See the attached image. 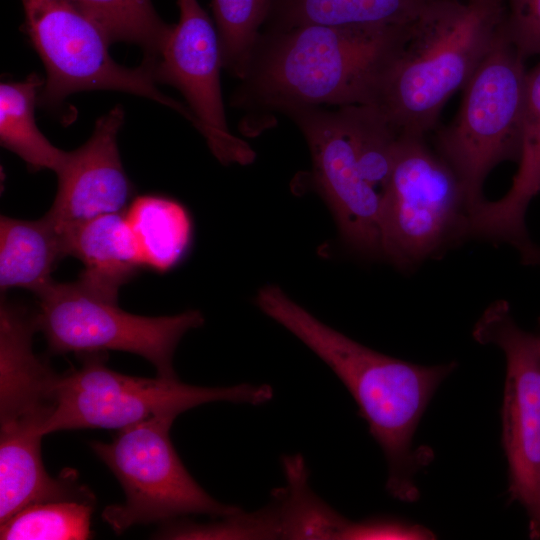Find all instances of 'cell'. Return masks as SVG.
Returning a JSON list of instances; mask_svg holds the SVG:
<instances>
[{
	"instance_id": "obj_11",
	"label": "cell",
	"mask_w": 540,
	"mask_h": 540,
	"mask_svg": "<svg viewBox=\"0 0 540 540\" xmlns=\"http://www.w3.org/2000/svg\"><path fill=\"white\" fill-rule=\"evenodd\" d=\"M178 22L172 25L152 62L157 83L178 89L213 155L224 165H249L256 157L251 146L235 136L226 121L220 71V40L198 0H177Z\"/></svg>"
},
{
	"instance_id": "obj_24",
	"label": "cell",
	"mask_w": 540,
	"mask_h": 540,
	"mask_svg": "<svg viewBox=\"0 0 540 540\" xmlns=\"http://www.w3.org/2000/svg\"><path fill=\"white\" fill-rule=\"evenodd\" d=\"M223 68L242 78L267 20L270 0H211Z\"/></svg>"
},
{
	"instance_id": "obj_19",
	"label": "cell",
	"mask_w": 540,
	"mask_h": 540,
	"mask_svg": "<svg viewBox=\"0 0 540 540\" xmlns=\"http://www.w3.org/2000/svg\"><path fill=\"white\" fill-rule=\"evenodd\" d=\"M125 216L142 268L165 273L187 256L193 224L188 210L177 200L157 194L140 195L130 202Z\"/></svg>"
},
{
	"instance_id": "obj_29",
	"label": "cell",
	"mask_w": 540,
	"mask_h": 540,
	"mask_svg": "<svg viewBox=\"0 0 540 540\" xmlns=\"http://www.w3.org/2000/svg\"><path fill=\"white\" fill-rule=\"evenodd\" d=\"M468 1H481V0H468Z\"/></svg>"
},
{
	"instance_id": "obj_20",
	"label": "cell",
	"mask_w": 540,
	"mask_h": 540,
	"mask_svg": "<svg viewBox=\"0 0 540 540\" xmlns=\"http://www.w3.org/2000/svg\"><path fill=\"white\" fill-rule=\"evenodd\" d=\"M42 85V79L35 73L23 81L1 83L0 142L30 170L49 169L57 173L68 152L55 147L36 124L35 107Z\"/></svg>"
},
{
	"instance_id": "obj_10",
	"label": "cell",
	"mask_w": 540,
	"mask_h": 540,
	"mask_svg": "<svg viewBox=\"0 0 540 540\" xmlns=\"http://www.w3.org/2000/svg\"><path fill=\"white\" fill-rule=\"evenodd\" d=\"M473 338L498 347L506 361L502 444L508 462L509 494L540 538V350L536 334L522 329L505 300L491 303L476 322Z\"/></svg>"
},
{
	"instance_id": "obj_27",
	"label": "cell",
	"mask_w": 540,
	"mask_h": 540,
	"mask_svg": "<svg viewBox=\"0 0 540 540\" xmlns=\"http://www.w3.org/2000/svg\"><path fill=\"white\" fill-rule=\"evenodd\" d=\"M526 265L540 268V245L535 244L528 253Z\"/></svg>"
},
{
	"instance_id": "obj_1",
	"label": "cell",
	"mask_w": 540,
	"mask_h": 540,
	"mask_svg": "<svg viewBox=\"0 0 540 540\" xmlns=\"http://www.w3.org/2000/svg\"><path fill=\"white\" fill-rule=\"evenodd\" d=\"M411 25L263 29L232 103L251 113L282 114L373 104Z\"/></svg>"
},
{
	"instance_id": "obj_8",
	"label": "cell",
	"mask_w": 540,
	"mask_h": 540,
	"mask_svg": "<svg viewBox=\"0 0 540 540\" xmlns=\"http://www.w3.org/2000/svg\"><path fill=\"white\" fill-rule=\"evenodd\" d=\"M21 1L27 35L46 69L41 105L58 106L75 92L116 90L154 100L193 123L187 106L157 88L150 62L137 68L115 62L105 29L73 0Z\"/></svg>"
},
{
	"instance_id": "obj_12",
	"label": "cell",
	"mask_w": 540,
	"mask_h": 540,
	"mask_svg": "<svg viewBox=\"0 0 540 540\" xmlns=\"http://www.w3.org/2000/svg\"><path fill=\"white\" fill-rule=\"evenodd\" d=\"M285 115L308 144L313 182L342 239L361 255L381 258V194L363 177L339 110L298 107Z\"/></svg>"
},
{
	"instance_id": "obj_7",
	"label": "cell",
	"mask_w": 540,
	"mask_h": 540,
	"mask_svg": "<svg viewBox=\"0 0 540 540\" xmlns=\"http://www.w3.org/2000/svg\"><path fill=\"white\" fill-rule=\"evenodd\" d=\"M177 416L158 414L119 429L111 442L90 443L125 495L123 503L106 506L101 515L116 534L189 514L227 517L240 512L215 500L185 468L169 436Z\"/></svg>"
},
{
	"instance_id": "obj_13",
	"label": "cell",
	"mask_w": 540,
	"mask_h": 540,
	"mask_svg": "<svg viewBox=\"0 0 540 540\" xmlns=\"http://www.w3.org/2000/svg\"><path fill=\"white\" fill-rule=\"evenodd\" d=\"M34 313L2 296L0 303V448L41 450L56 404L59 376L33 351Z\"/></svg>"
},
{
	"instance_id": "obj_6",
	"label": "cell",
	"mask_w": 540,
	"mask_h": 540,
	"mask_svg": "<svg viewBox=\"0 0 540 540\" xmlns=\"http://www.w3.org/2000/svg\"><path fill=\"white\" fill-rule=\"evenodd\" d=\"M81 366L59 376L54 411L43 427L53 432L121 429L162 413L180 415L202 404L226 401L258 405L273 397L267 384L202 387L178 378L121 374L105 365L104 353L82 355Z\"/></svg>"
},
{
	"instance_id": "obj_22",
	"label": "cell",
	"mask_w": 540,
	"mask_h": 540,
	"mask_svg": "<svg viewBox=\"0 0 540 540\" xmlns=\"http://www.w3.org/2000/svg\"><path fill=\"white\" fill-rule=\"evenodd\" d=\"M94 501L57 500L28 505L0 523L1 540H86Z\"/></svg>"
},
{
	"instance_id": "obj_23",
	"label": "cell",
	"mask_w": 540,
	"mask_h": 540,
	"mask_svg": "<svg viewBox=\"0 0 540 540\" xmlns=\"http://www.w3.org/2000/svg\"><path fill=\"white\" fill-rule=\"evenodd\" d=\"M105 29L112 42L126 41L142 47L153 61L171 27L157 14L151 0H73Z\"/></svg>"
},
{
	"instance_id": "obj_3",
	"label": "cell",
	"mask_w": 540,
	"mask_h": 540,
	"mask_svg": "<svg viewBox=\"0 0 540 540\" xmlns=\"http://www.w3.org/2000/svg\"><path fill=\"white\" fill-rule=\"evenodd\" d=\"M503 27L502 0H441L412 23L371 105L401 134L425 137Z\"/></svg>"
},
{
	"instance_id": "obj_28",
	"label": "cell",
	"mask_w": 540,
	"mask_h": 540,
	"mask_svg": "<svg viewBox=\"0 0 540 540\" xmlns=\"http://www.w3.org/2000/svg\"><path fill=\"white\" fill-rule=\"evenodd\" d=\"M536 336H537L538 347H539V350H540V332L538 334H536Z\"/></svg>"
},
{
	"instance_id": "obj_4",
	"label": "cell",
	"mask_w": 540,
	"mask_h": 540,
	"mask_svg": "<svg viewBox=\"0 0 540 540\" xmlns=\"http://www.w3.org/2000/svg\"><path fill=\"white\" fill-rule=\"evenodd\" d=\"M504 27L463 90L454 120L437 135L439 156L458 178L471 212L500 163L520 154L528 72Z\"/></svg>"
},
{
	"instance_id": "obj_9",
	"label": "cell",
	"mask_w": 540,
	"mask_h": 540,
	"mask_svg": "<svg viewBox=\"0 0 540 540\" xmlns=\"http://www.w3.org/2000/svg\"><path fill=\"white\" fill-rule=\"evenodd\" d=\"M36 297L37 331L51 354L129 352L149 361L164 378H178L173 367L176 347L185 333L204 324L198 310L158 317L128 313L78 281L53 280Z\"/></svg>"
},
{
	"instance_id": "obj_17",
	"label": "cell",
	"mask_w": 540,
	"mask_h": 540,
	"mask_svg": "<svg viewBox=\"0 0 540 540\" xmlns=\"http://www.w3.org/2000/svg\"><path fill=\"white\" fill-rule=\"evenodd\" d=\"M67 257L63 229L47 213L37 220L0 217V289L38 294Z\"/></svg>"
},
{
	"instance_id": "obj_15",
	"label": "cell",
	"mask_w": 540,
	"mask_h": 540,
	"mask_svg": "<svg viewBox=\"0 0 540 540\" xmlns=\"http://www.w3.org/2000/svg\"><path fill=\"white\" fill-rule=\"evenodd\" d=\"M518 162L504 196L493 201L485 199L472 211L469 238L505 243L521 253L533 243L526 215L540 194V63L527 76Z\"/></svg>"
},
{
	"instance_id": "obj_16",
	"label": "cell",
	"mask_w": 540,
	"mask_h": 540,
	"mask_svg": "<svg viewBox=\"0 0 540 540\" xmlns=\"http://www.w3.org/2000/svg\"><path fill=\"white\" fill-rule=\"evenodd\" d=\"M61 227L67 256L84 266L77 281L95 295L117 302L121 286L142 269L125 211Z\"/></svg>"
},
{
	"instance_id": "obj_26",
	"label": "cell",
	"mask_w": 540,
	"mask_h": 540,
	"mask_svg": "<svg viewBox=\"0 0 540 540\" xmlns=\"http://www.w3.org/2000/svg\"><path fill=\"white\" fill-rule=\"evenodd\" d=\"M434 538L435 535L426 527L389 519L348 521L341 535V539L359 540H428Z\"/></svg>"
},
{
	"instance_id": "obj_18",
	"label": "cell",
	"mask_w": 540,
	"mask_h": 540,
	"mask_svg": "<svg viewBox=\"0 0 540 540\" xmlns=\"http://www.w3.org/2000/svg\"><path fill=\"white\" fill-rule=\"evenodd\" d=\"M440 1L270 0L263 29L304 25H406L421 18Z\"/></svg>"
},
{
	"instance_id": "obj_2",
	"label": "cell",
	"mask_w": 540,
	"mask_h": 540,
	"mask_svg": "<svg viewBox=\"0 0 540 540\" xmlns=\"http://www.w3.org/2000/svg\"><path fill=\"white\" fill-rule=\"evenodd\" d=\"M255 302L322 359L351 393L385 455L391 496L417 500L414 475L429 462L431 452L414 450L413 436L455 362L423 366L377 352L324 324L273 284L261 287Z\"/></svg>"
},
{
	"instance_id": "obj_14",
	"label": "cell",
	"mask_w": 540,
	"mask_h": 540,
	"mask_svg": "<svg viewBox=\"0 0 540 540\" xmlns=\"http://www.w3.org/2000/svg\"><path fill=\"white\" fill-rule=\"evenodd\" d=\"M123 122V109L114 107L97 120L82 146L68 152L56 173L58 189L48 211L59 226L125 211L135 197L117 144Z\"/></svg>"
},
{
	"instance_id": "obj_21",
	"label": "cell",
	"mask_w": 540,
	"mask_h": 540,
	"mask_svg": "<svg viewBox=\"0 0 540 540\" xmlns=\"http://www.w3.org/2000/svg\"><path fill=\"white\" fill-rule=\"evenodd\" d=\"M337 109L346 126L363 177L381 194L395 164L400 131L375 105L356 104Z\"/></svg>"
},
{
	"instance_id": "obj_25",
	"label": "cell",
	"mask_w": 540,
	"mask_h": 540,
	"mask_svg": "<svg viewBox=\"0 0 540 540\" xmlns=\"http://www.w3.org/2000/svg\"><path fill=\"white\" fill-rule=\"evenodd\" d=\"M504 30L524 59L540 55V0H502Z\"/></svg>"
},
{
	"instance_id": "obj_5",
	"label": "cell",
	"mask_w": 540,
	"mask_h": 540,
	"mask_svg": "<svg viewBox=\"0 0 540 540\" xmlns=\"http://www.w3.org/2000/svg\"><path fill=\"white\" fill-rule=\"evenodd\" d=\"M470 208L449 165L425 137L401 134L381 192V258L401 271L438 258L469 238Z\"/></svg>"
}]
</instances>
